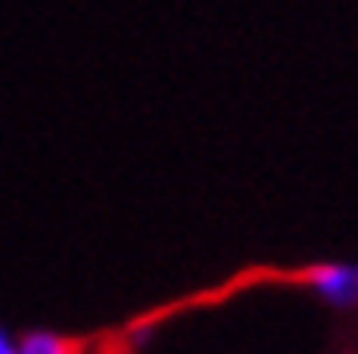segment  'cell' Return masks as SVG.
Instances as JSON below:
<instances>
[{
  "label": "cell",
  "instance_id": "2",
  "mask_svg": "<svg viewBox=\"0 0 358 354\" xmlns=\"http://www.w3.org/2000/svg\"><path fill=\"white\" fill-rule=\"evenodd\" d=\"M96 334H60V330H28L16 354H92Z\"/></svg>",
  "mask_w": 358,
  "mask_h": 354
},
{
  "label": "cell",
  "instance_id": "3",
  "mask_svg": "<svg viewBox=\"0 0 358 354\" xmlns=\"http://www.w3.org/2000/svg\"><path fill=\"white\" fill-rule=\"evenodd\" d=\"M0 354H16V346L8 342V334H4V330H0Z\"/></svg>",
  "mask_w": 358,
  "mask_h": 354
},
{
  "label": "cell",
  "instance_id": "1",
  "mask_svg": "<svg viewBox=\"0 0 358 354\" xmlns=\"http://www.w3.org/2000/svg\"><path fill=\"white\" fill-rule=\"evenodd\" d=\"M255 287H303V291H319L327 303H358V267L346 263H310V267H243L239 275H231L227 283L219 287H207L199 295H187V299H176V303L159 306L152 315H140L131 323V334L140 339L148 327L164 323L171 315H187V311H199V306H219L235 299L239 291H255Z\"/></svg>",
  "mask_w": 358,
  "mask_h": 354
}]
</instances>
